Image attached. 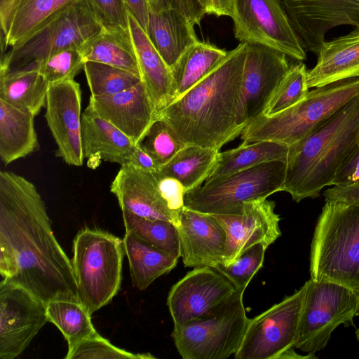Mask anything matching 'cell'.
Masks as SVG:
<instances>
[{
	"label": "cell",
	"instance_id": "cell-1",
	"mask_svg": "<svg viewBox=\"0 0 359 359\" xmlns=\"http://www.w3.org/2000/svg\"><path fill=\"white\" fill-rule=\"evenodd\" d=\"M0 273L47 304L79 302L72 261L51 228L35 185L24 177L0 172Z\"/></svg>",
	"mask_w": 359,
	"mask_h": 359
},
{
	"label": "cell",
	"instance_id": "cell-2",
	"mask_svg": "<svg viewBox=\"0 0 359 359\" xmlns=\"http://www.w3.org/2000/svg\"><path fill=\"white\" fill-rule=\"evenodd\" d=\"M246 43L228 51L203 79L156 115L185 145L219 150L241 135L238 122Z\"/></svg>",
	"mask_w": 359,
	"mask_h": 359
},
{
	"label": "cell",
	"instance_id": "cell-3",
	"mask_svg": "<svg viewBox=\"0 0 359 359\" xmlns=\"http://www.w3.org/2000/svg\"><path fill=\"white\" fill-rule=\"evenodd\" d=\"M359 147V95L288 146L283 191L297 203L314 198Z\"/></svg>",
	"mask_w": 359,
	"mask_h": 359
},
{
	"label": "cell",
	"instance_id": "cell-4",
	"mask_svg": "<svg viewBox=\"0 0 359 359\" xmlns=\"http://www.w3.org/2000/svg\"><path fill=\"white\" fill-rule=\"evenodd\" d=\"M311 279L347 287L359 297V205L326 201L310 253Z\"/></svg>",
	"mask_w": 359,
	"mask_h": 359
},
{
	"label": "cell",
	"instance_id": "cell-5",
	"mask_svg": "<svg viewBox=\"0 0 359 359\" xmlns=\"http://www.w3.org/2000/svg\"><path fill=\"white\" fill-rule=\"evenodd\" d=\"M102 29L89 0H69L33 33L1 53L0 70L28 69L57 52L81 50Z\"/></svg>",
	"mask_w": 359,
	"mask_h": 359
},
{
	"label": "cell",
	"instance_id": "cell-6",
	"mask_svg": "<svg viewBox=\"0 0 359 359\" xmlns=\"http://www.w3.org/2000/svg\"><path fill=\"white\" fill-rule=\"evenodd\" d=\"M359 95V77L309 91L295 105L273 116H260L243 130V142L273 141L287 146L297 142Z\"/></svg>",
	"mask_w": 359,
	"mask_h": 359
},
{
	"label": "cell",
	"instance_id": "cell-7",
	"mask_svg": "<svg viewBox=\"0 0 359 359\" xmlns=\"http://www.w3.org/2000/svg\"><path fill=\"white\" fill-rule=\"evenodd\" d=\"M73 252L79 302L91 315L118 292L123 242L107 231L85 228L75 236Z\"/></svg>",
	"mask_w": 359,
	"mask_h": 359
},
{
	"label": "cell",
	"instance_id": "cell-8",
	"mask_svg": "<svg viewBox=\"0 0 359 359\" xmlns=\"http://www.w3.org/2000/svg\"><path fill=\"white\" fill-rule=\"evenodd\" d=\"M243 293L237 290L204 318L174 326L172 337L183 359H226L236 353L250 320Z\"/></svg>",
	"mask_w": 359,
	"mask_h": 359
},
{
	"label": "cell",
	"instance_id": "cell-9",
	"mask_svg": "<svg viewBox=\"0 0 359 359\" xmlns=\"http://www.w3.org/2000/svg\"><path fill=\"white\" fill-rule=\"evenodd\" d=\"M286 162L262 163L188 191L184 205L210 215H240L244 203L283 191Z\"/></svg>",
	"mask_w": 359,
	"mask_h": 359
},
{
	"label": "cell",
	"instance_id": "cell-10",
	"mask_svg": "<svg viewBox=\"0 0 359 359\" xmlns=\"http://www.w3.org/2000/svg\"><path fill=\"white\" fill-rule=\"evenodd\" d=\"M306 290V283L254 318L250 319L235 359L317 358L298 355L295 345Z\"/></svg>",
	"mask_w": 359,
	"mask_h": 359
},
{
	"label": "cell",
	"instance_id": "cell-11",
	"mask_svg": "<svg viewBox=\"0 0 359 359\" xmlns=\"http://www.w3.org/2000/svg\"><path fill=\"white\" fill-rule=\"evenodd\" d=\"M305 293L295 348L309 354L323 349L341 324L354 326L358 296L347 287L310 279Z\"/></svg>",
	"mask_w": 359,
	"mask_h": 359
},
{
	"label": "cell",
	"instance_id": "cell-12",
	"mask_svg": "<svg viewBox=\"0 0 359 359\" xmlns=\"http://www.w3.org/2000/svg\"><path fill=\"white\" fill-rule=\"evenodd\" d=\"M233 32L240 43L271 48L299 62L306 54L281 0H231Z\"/></svg>",
	"mask_w": 359,
	"mask_h": 359
},
{
	"label": "cell",
	"instance_id": "cell-13",
	"mask_svg": "<svg viewBox=\"0 0 359 359\" xmlns=\"http://www.w3.org/2000/svg\"><path fill=\"white\" fill-rule=\"evenodd\" d=\"M48 321L46 303L21 286L1 281V359L21 354Z\"/></svg>",
	"mask_w": 359,
	"mask_h": 359
},
{
	"label": "cell",
	"instance_id": "cell-14",
	"mask_svg": "<svg viewBox=\"0 0 359 359\" xmlns=\"http://www.w3.org/2000/svg\"><path fill=\"white\" fill-rule=\"evenodd\" d=\"M239 124L245 128L259 117L291 67L285 54L257 43H246Z\"/></svg>",
	"mask_w": 359,
	"mask_h": 359
},
{
	"label": "cell",
	"instance_id": "cell-15",
	"mask_svg": "<svg viewBox=\"0 0 359 359\" xmlns=\"http://www.w3.org/2000/svg\"><path fill=\"white\" fill-rule=\"evenodd\" d=\"M237 290L229 279L215 268H194L169 291L167 306L174 326L208 316Z\"/></svg>",
	"mask_w": 359,
	"mask_h": 359
},
{
	"label": "cell",
	"instance_id": "cell-16",
	"mask_svg": "<svg viewBox=\"0 0 359 359\" xmlns=\"http://www.w3.org/2000/svg\"><path fill=\"white\" fill-rule=\"evenodd\" d=\"M45 118L57 144L55 156L67 164L81 166V90L74 79L49 85Z\"/></svg>",
	"mask_w": 359,
	"mask_h": 359
},
{
	"label": "cell",
	"instance_id": "cell-17",
	"mask_svg": "<svg viewBox=\"0 0 359 359\" xmlns=\"http://www.w3.org/2000/svg\"><path fill=\"white\" fill-rule=\"evenodd\" d=\"M259 198L244 203L240 215H212L226 233L222 264L229 265L245 250L257 243L266 248L280 236V216L275 212L276 203Z\"/></svg>",
	"mask_w": 359,
	"mask_h": 359
},
{
	"label": "cell",
	"instance_id": "cell-18",
	"mask_svg": "<svg viewBox=\"0 0 359 359\" xmlns=\"http://www.w3.org/2000/svg\"><path fill=\"white\" fill-rule=\"evenodd\" d=\"M305 49L318 54L327 32L339 25L359 27V0H283Z\"/></svg>",
	"mask_w": 359,
	"mask_h": 359
},
{
	"label": "cell",
	"instance_id": "cell-19",
	"mask_svg": "<svg viewBox=\"0 0 359 359\" xmlns=\"http://www.w3.org/2000/svg\"><path fill=\"white\" fill-rule=\"evenodd\" d=\"M176 227L180 257L185 267L215 268L222 262L226 233L212 215L195 211L184 205L179 212Z\"/></svg>",
	"mask_w": 359,
	"mask_h": 359
},
{
	"label": "cell",
	"instance_id": "cell-20",
	"mask_svg": "<svg viewBox=\"0 0 359 359\" xmlns=\"http://www.w3.org/2000/svg\"><path fill=\"white\" fill-rule=\"evenodd\" d=\"M87 107L136 144L156 120V112L142 81L114 95H90Z\"/></svg>",
	"mask_w": 359,
	"mask_h": 359
},
{
	"label": "cell",
	"instance_id": "cell-21",
	"mask_svg": "<svg viewBox=\"0 0 359 359\" xmlns=\"http://www.w3.org/2000/svg\"><path fill=\"white\" fill-rule=\"evenodd\" d=\"M156 174L126 163L121 166L112 181L110 191L116 196L121 209L141 217L164 220L176 226L179 214L170 210L162 198Z\"/></svg>",
	"mask_w": 359,
	"mask_h": 359
},
{
	"label": "cell",
	"instance_id": "cell-22",
	"mask_svg": "<svg viewBox=\"0 0 359 359\" xmlns=\"http://www.w3.org/2000/svg\"><path fill=\"white\" fill-rule=\"evenodd\" d=\"M81 138L88 167L95 169L103 161L128 163L137 144L121 130L86 107L81 116Z\"/></svg>",
	"mask_w": 359,
	"mask_h": 359
},
{
	"label": "cell",
	"instance_id": "cell-23",
	"mask_svg": "<svg viewBox=\"0 0 359 359\" xmlns=\"http://www.w3.org/2000/svg\"><path fill=\"white\" fill-rule=\"evenodd\" d=\"M317 55L316 65L307 71L309 88L359 77V27L325 41Z\"/></svg>",
	"mask_w": 359,
	"mask_h": 359
},
{
	"label": "cell",
	"instance_id": "cell-24",
	"mask_svg": "<svg viewBox=\"0 0 359 359\" xmlns=\"http://www.w3.org/2000/svg\"><path fill=\"white\" fill-rule=\"evenodd\" d=\"M128 16L142 81L157 115L173 100L171 70L153 46L146 32L129 11Z\"/></svg>",
	"mask_w": 359,
	"mask_h": 359
},
{
	"label": "cell",
	"instance_id": "cell-25",
	"mask_svg": "<svg viewBox=\"0 0 359 359\" xmlns=\"http://www.w3.org/2000/svg\"><path fill=\"white\" fill-rule=\"evenodd\" d=\"M69 0H0L1 53L32 33Z\"/></svg>",
	"mask_w": 359,
	"mask_h": 359
},
{
	"label": "cell",
	"instance_id": "cell-26",
	"mask_svg": "<svg viewBox=\"0 0 359 359\" xmlns=\"http://www.w3.org/2000/svg\"><path fill=\"white\" fill-rule=\"evenodd\" d=\"M147 34L170 69L190 46L198 41L194 25L173 8L161 11L150 10Z\"/></svg>",
	"mask_w": 359,
	"mask_h": 359
},
{
	"label": "cell",
	"instance_id": "cell-27",
	"mask_svg": "<svg viewBox=\"0 0 359 359\" xmlns=\"http://www.w3.org/2000/svg\"><path fill=\"white\" fill-rule=\"evenodd\" d=\"M34 116L0 99V157L6 165L39 150Z\"/></svg>",
	"mask_w": 359,
	"mask_h": 359
},
{
	"label": "cell",
	"instance_id": "cell-28",
	"mask_svg": "<svg viewBox=\"0 0 359 359\" xmlns=\"http://www.w3.org/2000/svg\"><path fill=\"white\" fill-rule=\"evenodd\" d=\"M134 287L147 289L156 278L170 272L178 262L175 258L135 235L126 232L123 239Z\"/></svg>",
	"mask_w": 359,
	"mask_h": 359
},
{
	"label": "cell",
	"instance_id": "cell-29",
	"mask_svg": "<svg viewBox=\"0 0 359 359\" xmlns=\"http://www.w3.org/2000/svg\"><path fill=\"white\" fill-rule=\"evenodd\" d=\"M227 53L199 40L190 46L170 69L172 101L182 96L203 79L226 57Z\"/></svg>",
	"mask_w": 359,
	"mask_h": 359
},
{
	"label": "cell",
	"instance_id": "cell-30",
	"mask_svg": "<svg viewBox=\"0 0 359 359\" xmlns=\"http://www.w3.org/2000/svg\"><path fill=\"white\" fill-rule=\"evenodd\" d=\"M48 87L37 69L0 70V99L34 116L46 106Z\"/></svg>",
	"mask_w": 359,
	"mask_h": 359
},
{
	"label": "cell",
	"instance_id": "cell-31",
	"mask_svg": "<svg viewBox=\"0 0 359 359\" xmlns=\"http://www.w3.org/2000/svg\"><path fill=\"white\" fill-rule=\"evenodd\" d=\"M288 146L273 141L243 142L239 147L220 152L219 159L205 180L208 183L264 163L286 162Z\"/></svg>",
	"mask_w": 359,
	"mask_h": 359
},
{
	"label": "cell",
	"instance_id": "cell-32",
	"mask_svg": "<svg viewBox=\"0 0 359 359\" xmlns=\"http://www.w3.org/2000/svg\"><path fill=\"white\" fill-rule=\"evenodd\" d=\"M219 156L218 149L185 145L161 167L160 173L178 180L187 193L202 186L215 169Z\"/></svg>",
	"mask_w": 359,
	"mask_h": 359
},
{
	"label": "cell",
	"instance_id": "cell-33",
	"mask_svg": "<svg viewBox=\"0 0 359 359\" xmlns=\"http://www.w3.org/2000/svg\"><path fill=\"white\" fill-rule=\"evenodd\" d=\"M81 50L85 62L108 65L141 77L130 32L103 28Z\"/></svg>",
	"mask_w": 359,
	"mask_h": 359
},
{
	"label": "cell",
	"instance_id": "cell-34",
	"mask_svg": "<svg viewBox=\"0 0 359 359\" xmlns=\"http://www.w3.org/2000/svg\"><path fill=\"white\" fill-rule=\"evenodd\" d=\"M46 312L48 321L60 330L67 341L68 348L97 333L91 315L79 302L53 299L46 304Z\"/></svg>",
	"mask_w": 359,
	"mask_h": 359
},
{
	"label": "cell",
	"instance_id": "cell-35",
	"mask_svg": "<svg viewBox=\"0 0 359 359\" xmlns=\"http://www.w3.org/2000/svg\"><path fill=\"white\" fill-rule=\"evenodd\" d=\"M121 210L126 232L135 235L175 258L180 257L179 235L174 224L141 217L126 209Z\"/></svg>",
	"mask_w": 359,
	"mask_h": 359
},
{
	"label": "cell",
	"instance_id": "cell-36",
	"mask_svg": "<svg viewBox=\"0 0 359 359\" xmlns=\"http://www.w3.org/2000/svg\"><path fill=\"white\" fill-rule=\"evenodd\" d=\"M92 96L111 95L142 81L140 76L108 65L88 61L83 67Z\"/></svg>",
	"mask_w": 359,
	"mask_h": 359
},
{
	"label": "cell",
	"instance_id": "cell-37",
	"mask_svg": "<svg viewBox=\"0 0 359 359\" xmlns=\"http://www.w3.org/2000/svg\"><path fill=\"white\" fill-rule=\"evenodd\" d=\"M309 89L305 65L302 62L292 65L262 116H273L295 105L306 97Z\"/></svg>",
	"mask_w": 359,
	"mask_h": 359
},
{
	"label": "cell",
	"instance_id": "cell-38",
	"mask_svg": "<svg viewBox=\"0 0 359 359\" xmlns=\"http://www.w3.org/2000/svg\"><path fill=\"white\" fill-rule=\"evenodd\" d=\"M85 62L80 49L67 48L51 55L31 69H37L50 85L74 79L83 70Z\"/></svg>",
	"mask_w": 359,
	"mask_h": 359
},
{
	"label": "cell",
	"instance_id": "cell-39",
	"mask_svg": "<svg viewBox=\"0 0 359 359\" xmlns=\"http://www.w3.org/2000/svg\"><path fill=\"white\" fill-rule=\"evenodd\" d=\"M138 144L161 167L185 146L172 129L161 118H157L151 124Z\"/></svg>",
	"mask_w": 359,
	"mask_h": 359
},
{
	"label": "cell",
	"instance_id": "cell-40",
	"mask_svg": "<svg viewBox=\"0 0 359 359\" xmlns=\"http://www.w3.org/2000/svg\"><path fill=\"white\" fill-rule=\"evenodd\" d=\"M65 359H152L149 353H133L118 348L96 333L68 348Z\"/></svg>",
	"mask_w": 359,
	"mask_h": 359
},
{
	"label": "cell",
	"instance_id": "cell-41",
	"mask_svg": "<svg viewBox=\"0 0 359 359\" xmlns=\"http://www.w3.org/2000/svg\"><path fill=\"white\" fill-rule=\"evenodd\" d=\"M266 248L257 243L245 250L229 265L219 264L215 268L224 274L238 290L245 291L248 285L262 266Z\"/></svg>",
	"mask_w": 359,
	"mask_h": 359
},
{
	"label": "cell",
	"instance_id": "cell-42",
	"mask_svg": "<svg viewBox=\"0 0 359 359\" xmlns=\"http://www.w3.org/2000/svg\"><path fill=\"white\" fill-rule=\"evenodd\" d=\"M102 27L130 32L128 10L124 0H89Z\"/></svg>",
	"mask_w": 359,
	"mask_h": 359
},
{
	"label": "cell",
	"instance_id": "cell-43",
	"mask_svg": "<svg viewBox=\"0 0 359 359\" xmlns=\"http://www.w3.org/2000/svg\"><path fill=\"white\" fill-rule=\"evenodd\" d=\"M156 176L158 189L162 198L170 210L179 214L184 206L186 190L178 180L163 176L160 171Z\"/></svg>",
	"mask_w": 359,
	"mask_h": 359
},
{
	"label": "cell",
	"instance_id": "cell-44",
	"mask_svg": "<svg viewBox=\"0 0 359 359\" xmlns=\"http://www.w3.org/2000/svg\"><path fill=\"white\" fill-rule=\"evenodd\" d=\"M323 192L326 201L359 205V180L333 185Z\"/></svg>",
	"mask_w": 359,
	"mask_h": 359
},
{
	"label": "cell",
	"instance_id": "cell-45",
	"mask_svg": "<svg viewBox=\"0 0 359 359\" xmlns=\"http://www.w3.org/2000/svg\"><path fill=\"white\" fill-rule=\"evenodd\" d=\"M128 163L137 169L151 173L158 172L161 168L157 161L139 144H137Z\"/></svg>",
	"mask_w": 359,
	"mask_h": 359
},
{
	"label": "cell",
	"instance_id": "cell-46",
	"mask_svg": "<svg viewBox=\"0 0 359 359\" xmlns=\"http://www.w3.org/2000/svg\"><path fill=\"white\" fill-rule=\"evenodd\" d=\"M124 1L128 11L147 33L150 12L147 0H124Z\"/></svg>",
	"mask_w": 359,
	"mask_h": 359
},
{
	"label": "cell",
	"instance_id": "cell-47",
	"mask_svg": "<svg viewBox=\"0 0 359 359\" xmlns=\"http://www.w3.org/2000/svg\"><path fill=\"white\" fill-rule=\"evenodd\" d=\"M147 1L149 4L150 10L153 11H161L173 8L184 15L191 22L187 0H147Z\"/></svg>",
	"mask_w": 359,
	"mask_h": 359
},
{
	"label": "cell",
	"instance_id": "cell-48",
	"mask_svg": "<svg viewBox=\"0 0 359 359\" xmlns=\"http://www.w3.org/2000/svg\"><path fill=\"white\" fill-rule=\"evenodd\" d=\"M231 0H203L205 14L217 17L232 15Z\"/></svg>",
	"mask_w": 359,
	"mask_h": 359
},
{
	"label": "cell",
	"instance_id": "cell-49",
	"mask_svg": "<svg viewBox=\"0 0 359 359\" xmlns=\"http://www.w3.org/2000/svg\"><path fill=\"white\" fill-rule=\"evenodd\" d=\"M191 15V23L194 25H200L205 15L203 0H187Z\"/></svg>",
	"mask_w": 359,
	"mask_h": 359
},
{
	"label": "cell",
	"instance_id": "cell-50",
	"mask_svg": "<svg viewBox=\"0 0 359 359\" xmlns=\"http://www.w3.org/2000/svg\"><path fill=\"white\" fill-rule=\"evenodd\" d=\"M355 336H356L357 340L359 343V327L355 331Z\"/></svg>",
	"mask_w": 359,
	"mask_h": 359
},
{
	"label": "cell",
	"instance_id": "cell-51",
	"mask_svg": "<svg viewBox=\"0 0 359 359\" xmlns=\"http://www.w3.org/2000/svg\"><path fill=\"white\" fill-rule=\"evenodd\" d=\"M356 316H359V297L358 298V308L356 311Z\"/></svg>",
	"mask_w": 359,
	"mask_h": 359
}]
</instances>
